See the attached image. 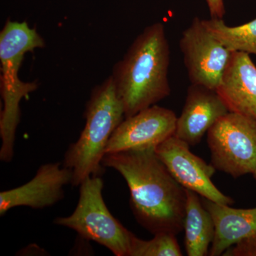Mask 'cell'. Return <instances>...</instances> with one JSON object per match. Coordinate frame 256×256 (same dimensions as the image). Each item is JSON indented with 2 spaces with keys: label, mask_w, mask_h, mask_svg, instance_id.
<instances>
[{
  "label": "cell",
  "mask_w": 256,
  "mask_h": 256,
  "mask_svg": "<svg viewBox=\"0 0 256 256\" xmlns=\"http://www.w3.org/2000/svg\"><path fill=\"white\" fill-rule=\"evenodd\" d=\"M151 240L133 236L129 256H182L176 236L170 233L154 235Z\"/></svg>",
  "instance_id": "obj_16"
},
{
  "label": "cell",
  "mask_w": 256,
  "mask_h": 256,
  "mask_svg": "<svg viewBox=\"0 0 256 256\" xmlns=\"http://www.w3.org/2000/svg\"><path fill=\"white\" fill-rule=\"evenodd\" d=\"M104 180L90 176L80 184L77 206L72 215L58 217L56 225L75 230L79 236L107 248L114 256H129L134 234L114 218L102 197Z\"/></svg>",
  "instance_id": "obj_5"
},
{
  "label": "cell",
  "mask_w": 256,
  "mask_h": 256,
  "mask_svg": "<svg viewBox=\"0 0 256 256\" xmlns=\"http://www.w3.org/2000/svg\"><path fill=\"white\" fill-rule=\"evenodd\" d=\"M216 90L230 112L256 121V66L250 55L234 52Z\"/></svg>",
  "instance_id": "obj_12"
},
{
  "label": "cell",
  "mask_w": 256,
  "mask_h": 256,
  "mask_svg": "<svg viewBox=\"0 0 256 256\" xmlns=\"http://www.w3.org/2000/svg\"><path fill=\"white\" fill-rule=\"evenodd\" d=\"M85 127L76 142L66 152L63 164L72 170V185L80 186L90 176L104 172L102 161L114 130L126 118L111 76L94 88L88 101Z\"/></svg>",
  "instance_id": "obj_4"
},
{
  "label": "cell",
  "mask_w": 256,
  "mask_h": 256,
  "mask_svg": "<svg viewBox=\"0 0 256 256\" xmlns=\"http://www.w3.org/2000/svg\"><path fill=\"white\" fill-rule=\"evenodd\" d=\"M212 164L234 178L256 171V121L229 112L207 132Z\"/></svg>",
  "instance_id": "obj_6"
},
{
  "label": "cell",
  "mask_w": 256,
  "mask_h": 256,
  "mask_svg": "<svg viewBox=\"0 0 256 256\" xmlns=\"http://www.w3.org/2000/svg\"><path fill=\"white\" fill-rule=\"evenodd\" d=\"M170 47L164 24L146 26L114 64L111 74L126 118L170 95Z\"/></svg>",
  "instance_id": "obj_2"
},
{
  "label": "cell",
  "mask_w": 256,
  "mask_h": 256,
  "mask_svg": "<svg viewBox=\"0 0 256 256\" xmlns=\"http://www.w3.org/2000/svg\"><path fill=\"white\" fill-rule=\"evenodd\" d=\"M224 256H256V233L228 248Z\"/></svg>",
  "instance_id": "obj_17"
},
{
  "label": "cell",
  "mask_w": 256,
  "mask_h": 256,
  "mask_svg": "<svg viewBox=\"0 0 256 256\" xmlns=\"http://www.w3.org/2000/svg\"><path fill=\"white\" fill-rule=\"evenodd\" d=\"M104 168L118 172L127 182L136 220L153 235L184 230L186 190L170 174L156 148L106 154Z\"/></svg>",
  "instance_id": "obj_1"
},
{
  "label": "cell",
  "mask_w": 256,
  "mask_h": 256,
  "mask_svg": "<svg viewBox=\"0 0 256 256\" xmlns=\"http://www.w3.org/2000/svg\"><path fill=\"white\" fill-rule=\"evenodd\" d=\"M180 46L192 84L217 90L234 52L217 40L200 18L183 32Z\"/></svg>",
  "instance_id": "obj_7"
},
{
  "label": "cell",
  "mask_w": 256,
  "mask_h": 256,
  "mask_svg": "<svg viewBox=\"0 0 256 256\" xmlns=\"http://www.w3.org/2000/svg\"><path fill=\"white\" fill-rule=\"evenodd\" d=\"M229 112L216 90L192 84L182 112L178 117L174 136L190 146H196L210 128Z\"/></svg>",
  "instance_id": "obj_11"
},
{
  "label": "cell",
  "mask_w": 256,
  "mask_h": 256,
  "mask_svg": "<svg viewBox=\"0 0 256 256\" xmlns=\"http://www.w3.org/2000/svg\"><path fill=\"white\" fill-rule=\"evenodd\" d=\"M215 226V234L208 256H222L230 247L256 233V206L234 208L203 198Z\"/></svg>",
  "instance_id": "obj_13"
},
{
  "label": "cell",
  "mask_w": 256,
  "mask_h": 256,
  "mask_svg": "<svg viewBox=\"0 0 256 256\" xmlns=\"http://www.w3.org/2000/svg\"><path fill=\"white\" fill-rule=\"evenodd\" d=\"M252 175H254V178H255V180H256V171L254 173V174Z\"/></svg>",
  "instance_id": "obj_19"
},
{
  "label": "cell",
  "mask_w": 256,
  "mask_h": 256,
  "mask_svg": "<svg viewBox=\"0 0 256 256\" xmlns=\"http://www.w3.org/2000/svg\"><path fill=\"white\" fill-rule=\"evenodd\" d=\"M45 46L43 37L26 22L6 20L0 32V90L3 109L0 114V160L9 163L14 153L16 132L21 120L20 102L38 88L36 82H24L18 70L26 53Z\"/></svg>",
  "instance_id": "obj_3"
},
{
  "label": "cell",
  "mask_w": 256,
  "mask_h": 256,
  "mask_svg": "<svg viewBox=\"0 0 256 256\" xmlns=\"http://www.w3.org/2000/svg\"><path fill=\"white\" fill-rule=\"evenodd\" d=\"M210 18L223 20L226 14L224 0H206Z\"/></svg>",
  "instance_id": "obj_18"
},
{
  "label": "cell",
  "mask_w": 256,
  "mask_h": 256,
  "mask_svg": "<svg viewBox=\"0 0 256 256\" xmlns=\"http://www.w3.org/2000/svg\"><path fill=\"white\" fill-rule=\"evenodd\" d=\"M184 245L188 256L208 255L215 234L213 218L196 192L186 190Z\"/></svg>",
  "instance_id": "obj_14"
},
{
  "label": "cell",
  "mask_w": 256,
  "mask_h": 256,
  "mask_svg": "<svg viewBox=\"0 0 256 256\" xmlns=\"http://www.w3.org/2000/svg\"><path fill=\"white\" fill-rule=\"evenodd\" d=\"M156 152L170 174L185 190L216 203L233 204L234 200L212 182L216 170L214 166L192 153L188 143L173 136L156 146Z\"/></svg>",
  "instance_id": "obj_8"
},
{
  "label": "cell",
  "mask_w": 256,
  "mask_h": 256,
  "mask_svg": "<svg viewBox=\"0 0 256 256\" xmlns=\"http://www.w3.org/2000/svg\"><path fill=\"white\" fill-rule=\"evenodd\" d=\"M210 33L232 52L256 55V18L249 22L230 26L223 20H203Z\"/></svg>",
  "instance_id": "obj_15"
},
{
  "label": "cell",
  "mask_w": 256,
  "mask_h": 256,
  "mask_svg": "<svg viewBox=\"0 0 256 256\" xmlns=\"http://www.w3.org/2000/svg\"><path fill=\"white\" fill-rule=\"evenodd\" d=\"M176 120L178 116L174 111L156 105L124 118L111 136L106 154L156 148L174 136Z\"/></svg>",
  "instance_id": "obj_9"
},
{
  "label": "cell",
  "mask_w": 256,
  "mask_h": 256,
  "mask_svg": "<svg viewBox=\"0 0 256 256\" xmlns=\"http://www.w3.org/2000/svg\"><path fill=\"white\" fill-rule=\"evenodd\" d=\"M73 180V172L60 162L42 165L28 183L0 193V216L18 206L43 210L64 198V186Z\"/></svg>",
  "instance_id": "obj_10"
}]
</instances>
